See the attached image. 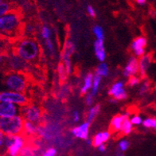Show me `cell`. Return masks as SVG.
Segmentation results:
<instances>
[{
	"instance_id": "obj_43",
	"label": "cell",
	"mask_w": 156,
	"mask_h": 156,
	"mask_svg": "<svg viewBox=\"0 0 156 156\" xmlns=\"http://www.w3.org/2000/svg\"><path fill=\"white\" fill-rule=\"evenodd\" d=\"M30 32V34L33 33L34 31V27L32 26H30V25H27V27H26V32Z\"/></svg>"
},
{
	"instance_id": "obj_30",
	"label": "cell",
	"mask_w": 156,
	"mask_h": 156,
	"mask_svg": "<svg viewBox=\"0 0 156 156\" xmlns=\"http://www.w3.org/2000/svg\"><path fill=\"white\" fill-rule=\"evenodd\" d=\"M140 95H144L147 93L150 90V88H151V83L150 81L148 80H144V81L142 83H140Z\"/></svg>"
},
{
	"instance_id": "obj_36",
	"label": "cell",
	"mask_w": 156,
	"mask_h": 156,
	"mask_svg": "<svg viewBox=\"0 0 156 156\" xmlns=\"http://www.w3.org/2000/svg\"><path fill=\"white\" fill-rule=\"evenodd\" d=\"M45 45L46 49H48V51L50 53V54L54 55V53H55V49H54V43H53V41H51V39L49 38V39H47V40H45Z\"/></svg>"
},
{
	"instance_id": "obj_41",
	"label": "cell",
	"mask_w": 156,
	"mask_h": 156,
	"mask_svg": "<svg viewBox=\"0 0 156 156\" xmlns=\"http://www.w3.org/2000/svg\"><path fill=\"white\" fill-rule=\"evenodd\" d=\"M97 150L99 151L100 152H101V153H104V152L106 151V149H107V147H106V144H101L100 146L97 147Z\"/></svg>"
},
{
	"instance_id": "obj_4",
	"label": "cell",
	"mask_w": 156,
	"mask_h": 156,
	"mask_svg": "<svg viewBox=\"0 0 156 156\" xmlns=\"http://www.w3.org/2000/svg\"><path fill=\"white\" fill-rule=\"evenodd\" d=\"M24 119L20 115L10 118H0V132L5 136H19L23 132Z\"/></svg>"
},
{
	"instance_id": "obj_18",
	"label": "cell",
	"mask_w": 156,
	"mask_h": 156,
	"mask_svg": "<svg viewBox=\"0 0 156 156\" xmlns=\"http://www.w3.org/2000/svg\"><path fill=\"white\" fill-rule=\"evenodd\" d=\"M124 117H125V113L119 114V115H116L113 117L111 120V123H110V131H111V132H112V133L120 132Z\"/></svg>"
},
{
	"instance_id": "obj_44",
	"label": "cell",
	"mask_w": 156,
	"mask_h": 156,
	"mask_svg": "<svg viewBox=\"0 0 156 156\" xmlns=\"http://www.w3.org/2000/svg\"><path fill=\"white\" fill-rule=\"evenodd\" d=\"M136 2L140 6H144V5L146 4L147 0H136Z\"/></svg>"
},
{
	"instance_id": "obj_20",
	"label": "cell",
	"mask_w": 156,
	"mask_h": 156,
	"mask_svg": "<svg viewBox=\"0 0 156 156\" xmlns=\"http://www.w3.org/2000/svg\"><path fill=\"white\" fill-rule=\"evenodd\" d=\"M133 131V125L132 124L129 119V113H125V117L123 119V124H122L121 130H120V133L123 136H128L132 133Z\"/></svg>"
},
{
	"instance_id": "obj_14",
	"label": "cell",
	"mask_w": 156,
	"mask_h": 156,
	"mask_svg": "<svg viewBox=\"0 0 156 156\" xmlns=\"http://www.w3.org/2000/svg\"><path fill=\"white\" fill-rule=\"evenodd\" d=\"M152 60H153V54H145L143 55L139 60V76L143 79L146 77L147 73L151 66Z\"/></svg>"
},
{
	"instance_id": "obj_38",
	"label": "cell",
	"mask_w": 156,
	"mask_h": 156,
	"mask_svg": "<svg viewBox=\"0 0 156 156\" xmlns=\"http://www.w3.org/2000/svg\"><path fill=\"white\" fill-rule=\"evenodd\" d=\"M93 101H94V97L91 93H88L87 94L86 97H85V103L86 105L88 106H91V105L93 104Z\"/></svg>"
},
{
	"instance_id": "obj_3",
	"label": "cell",
	"mask_w": 156,
	"mask_h": 156,
	"mask_svg": "<svg viewBox=\"0 0 156 156\" xmlns=\"http://www.w3.org/2000/svg\"><path fill=\"white\" fill-rule=\"evenodd\" d=\"M4 83L9 91L25 93L28 88L29 80L25 73L8 71L5 75Z\"/></svg>"
},
{
	"instance_id": "obj_17",
	"label": "cell",
	"mask_w": 156,
	"mask_h": 156,
	"mask_svg": "<svg viewBox=\"0 0 156 156\" xmlns=\"http://www.w3.org/2000/svg\"><path fill=\"white\" fill-rule=\"evenodd\" d=\"M110 137H111V133H110V132H98L92 139V145L94 147H97L101 144L107 143L109 140V139H110Z\"/></svg>"
},
{
	"instance_id": "obj_5",
	"label": "cell",
	"mask_w": 156,
	"mask_h": 156,
	"mask_svg": "<svg viewBox=\"0 0 156 156\" xmlns=\"http://www.w3.org/2000/svg\"><path fill=\"white\" fill-rule=\"evenodd\" d=\"M19 115L23 117L24 120L31 122L39 125L43 119V111L38 105L33 104H27V105L20 107Z\"/></svg>"
},
{
	"instance_id": "obj_47",
	"label": "cell",
	"mask_w": 156,
	"mask_h": 156,
	"mask_svg": "<svg viewBox=\"0 0 156 156\" xmlns=\"http://www.w3.org/2000/svg\"><path fill=\"white\" fill-rule=\"evenodd\" d=\"M3 1H6V0H0V3H1L2 2H3Z\"/></svg>"
},
{
	"instance_id": "obj_45",
	"label": "cell",
	"mask_w": 156,
	"mask_h": 156,
	"mask_svg": "<svg viewBox=\"0 0 156 156\" xmlns=\"http://www.w3.org/2000/svg\"><path fill=\"white\" fill-rule=\"evenodd\" d=\"M109 102L112 103V104H116L118 101H117L116 100H115L114 98H112H112H110V100H109Z\"/></svg>"
},
{
	"instance_id": "obj_42",
	"label": "cell",
	"mask_w": 156,
	"mask_h": 156,
	"mask_svg": "<svg viewBox=\"0 0 156 156\" xmlns=\"http://www.w3.org/2000/svg\"><path fill=\"white\" fill-rule=\"evenodd\" d=\"M4 138L5 135L0 132V151L2 150V147H3V144H4Z\"/></svg>"
},
{
	"instance_id": "obj_28",
	"label": "cell",
	"mask_w": 156,
	"mask_h": 156,
	"mask_svg": "<svg viewBox=\"0 0 156 156\" xmlns=\"http://www.w3.org/2000/svg\"><path fill=\"white\" fill-rule=\"evenodd\" d=\"M142 125L147 129H155L156 128V119L154 117H148L143 120Z\"/></svg>"
},
{
	"instance_id": "obj_23",
	"label": "cell",
	"mask_w": 156,
	"mask_h": 156,
	"mask_svg": "<svg viewBox=\"0 0 156 156\" xmlns=\"http://www.w3.org/2000/svg\"><path fill=\"white\" fill-rule=\"evenodd\" d=\"M101 111V106L100 105H97L93 106V107L90 108V109L88 110V113L86 115V122L88 123H92L96 119V117L99 114Z\"/></svg>"
},
{
	"instance_id": "obj_32",
	"label": "cell",
	"mask_w": 156,
	"mask_h": 156,
	"mask_svg": "<svg viewBox=\"0 0 156 156\" xmlns=\"http://www.w3.org/2000/svg\"><path fill=\"white\" fill-rule=\"evenodd\" d=\"M41 36L44 41L50 38L51 37V30L47 26H43L41 29Z\"/></svg>"
},
{
	"instance_id": "obj_26",
	"label": "cell",
	"mask_w": 156,
	"mask_h": 156,
	"mask_svg": "<svg viewBox=\"0 0 156 156\" xmlns=\"http://www.w3.org/2000/svg\"><path fill=\"white\" fill-rule=\"evenodd\" d=\"M108 66L105 62H101L97 68V69H96V74H97L98 76H101V77L102 76H107L108 75Z\"/></svg>"
},
{
	"instance_id": "obj_19",
	"label": "cell",
	"mask_w": 156,
	"mask_h": 156,
	"mask_svg": "<svg viewBox=\"0 0 156 156\" xmlns=\"http://www.w3.org/2000/svg\"><path fill=\"white\" fill-rule=\"evenodd\" d=\"M94 52L95 55L97 57V59L101 62H105L106 58V51H105V45L103 41H97L94 42Z\"/></svg>"
},
{
	"instance_id": "obj_10",
	"label": "cell",
	"mask_w": 156,
	"mask_h": 156,
	"mask_svg": "<svg viewBox=\"0 0 156 156\" xmlns=\"http://www.w3.org/2000/svg\"><path fill=\"white\" fill-rule=\"evenodd\" d=\"M108 94L117 101L126 100L127 98V93L124 88V82L116 81L114 83L109 89Z\"/></svg>"
},
{
	"instance_id": "obj_13",
	"label": "cell",
	"mask_w": 156,
	"mask_h": 156,
	"mask_svg": "<svg viewBox=\"0 0 156 156\" xmlns=\"http://www.w3.org/2000/svg\"><path fill=\"white\" fill-rule=\"evenodd\" d=\"M123 74L126 78L137 76L139 74V60L137 58L132 56L129 58L125 68L123 69Z\"/></svg>"
},
{
	"instance_id": "obj_40",
	"label": "cell",
	"mask_w": 156,
	"mask_h": 156,
	"mask_svg": "<svg viewBox=\"0 0 156 156\" xmlns=\"http://www.w3.org/2000/svg\"><path fill=\"white\" fill-rule=\"evenodd\" d=\"M72 117H73V121L74 123H78V122L80 121V113L78 112L77 111H74L72 114Z\"/></svg>"
},
{
	"instance_id": "obj_33",
	"label": "cell",
	"mask_w": 156,
	"mask_h": 156,
	"mask_svg": "<svg viewBox=\"0 0 156 156\" xmlns=\"http://www.w3.org/2000/svg\"><path fill=\"white\" fill-rule=\"evenodd\" d=\"M118 147L120 152H125L130 147V142L127 140H122L118 144Z\"/></svg>"
},
{
	"instance_id": "obj_37",
	"label": "cell",
	"mask_w": 156,
	"mask_h": 156,
	"mask_svg": "<svg viewBox=\"0 0 156 156\" xmlns=\"http://www.w3.org/2000/svg\"><path fill=\"white\" fill-rule=\"evenodd\" d=\"M6 59H7V54H0V69H6Z\"/></svg>"
},
{
	"instance_id": "obj_35",
	"label": "cell",
	"mask_w": 156,
	"mask_h": 156,
	"mask_svg": "<svg viewBox=\"0 0 156 156\" xmlns=\"http://www.w3.org/2000/svg\"><path fill=\"white\" fill-rule=\"evenodd\" d=\"M130 121L132 123V125L136 126H140L142 124V122H143V119L140 115H133L132 117L130 119Z\"/></svg>"
},
{
	"instance_id": "obj_22",
	"label": "cell",
	"mask_w": 156,
	"mask_h": 156,
	"mask_svg": "<svg viewBox=\"0 0 156 156\" xmlns=\"http://www.w3.org/2000/svg\"><path fill=\"white\" fill-rule=\"evenodd\" d=\"M12 50V43L11 41L5 38L0 35V54H8Z\"/></svg>"
},
{
	"instance_id": "obj_15",
	"label": "cell",
	"mask_w": 156,
	"mask_h": 156,
	"mask_svg": "<svg viewBox=\"0 0 156 156\" xmlns=\"http://www.w3.org/2000/svg\"><path fill=\"white\" fill-rule=\"evenodd\" d=\"M89 127H90V123H82L79 126L73 127L71 130V133L74 137L80 139V140H86L88 139V133H89Z\"/></svg>"
},
{
	"instance_id": "obj_12",
	"label": "cell",
	"mask_w": 156,
	"mask_h": 156,
	"mask_svg": "<svg viewBox=\"0 0 156 156\" xmlns=\"http://www.w3.org/2000/svg\"><path fill=\"white\" fill-rule=\"evenodd\" d=\"M147 44V40L146 37L140 36L134 39L132 41L131 49L136 58H141L142 56L145 54V47Z\"/></svg>"
},
{
	"instance_id": "obj_39",
	"label": "cell",
	"mask_w": 156,
	"mask_h": 156,
	"mask_svg": "<svg viewBox=\"0 0 156 156\" xmlns=\"http://www.w3.org/2000/svg\"><path fill=\"white\" fill-rule=\"evenodd\" d=\"M87 12H88V15L90 17H92V18H95L96 17V10H95V9L93 8V6H91V5H88V6H87Z\"/></svg>"
},
{
	"instance_id": "obj_8",
	"label": "cell",
	"mask_w": 156,
	"mask_h": 156,
	"mask_svg": "<svg viewBox=\"0 0 156 156\" xmlns=\"http://www.w3.org/2000/svg\"><path fill=\"white\" fill-rule=\"evenodd\" d=\"M76 49V46L75 44L71 40L67 39L65 42V45H64L63 50L62 53V60L65 68H66V71L69 75L72 72V61H71V57L73 54Z\"/></svg>"
},
{
	"instance_id": "obj_21",
	"label": "cell",
	"mask_w": 156,
	"mask_h": 156,
	"mask_svg": "<svg viewBox=\"0 0 156 156\" xmlns=\"http://www.w3.org/2000/svg\"><path fill=\"white\" fill-rule=\"evenodd\" d=\"M93 74L92 73H87L84 77V82H83L82 86L80 88V93L82 95H85L88 93V92L91 89L92 84H93Z\"/></svg>"
},
{
	"instance_id": "obj_27",
	"label": "cell",
	"mask_w": 156,
	"mask_h": 156,
	"mask_svg": "<svg viewBox=\"0 0 156 156\" xmlns=\"http://www.w3.org/2000/svg\"><path fill=\"white\" fill-rule=\"evenodd\" d=\"M93 32L95 37H97V40L104 41V40H105V31L101 26H99V25L94 26L93 28Z\"/></svg>"
},
{
	"instance_id": "obj_9",
	"label": "cell",
	"mask_w": 156,
	"mask_h": 156,
	"mask_svg": "<svg viewBox=\"0 0 156 156\" xmlns=\"http://www.w3.org/2000/svg\"><path fill=\"white\" fill-rule=\"evenodd\" d=\"M26 144H27V137L23 136V134L19 136H14L12 143L7 148L6 156H19Z\"/></svg>"
},
{
	"instance_id": "obj_16",
	"label": "cell",
	"mask_w": 156,
	"mask_h": 156,
	"mask_svg": "<svg viewBox=\"0 0 156 156\" xmlns=\"http://www.w3.org/2000/svg\"><path fill=\"white\" fill-rule=\"evenodd\" d=\"M39 134V125L24 120L23 135L26 137H34Z\"/></svg>"
},
{
	"instance_id": "obj_11",
	"label": "cell",
	"mask_w": 156,
	"mask_h": 156,
	"mask_svg": "<svg viewBox=\"0 0 156 156\" xmlns=\"http://www.w3.org/2000/svg\"><path fill=\"white\" fill-rule=\"evenodd\" d=\"M20 107L7 102H0V118H10L19 115Z\"/></svg>"
},
{
	"instance_id": "obj_31",
	"label": "cell",
	"mask_w": 156,
	"mask_h": 156,
	"mask_svg": "<svg viewBox=\"0 0 156 156\" xmlns=\"http://www.w3.org/2000/svg\"><path fill=\"white\" fill-rule=\"evenodd\" d=\"M142 78L140 76H133L128 78V81H127V85L129 87H135L137 86L141 83Z\"/></svg>"
},
{
	"instance_id": "obj_34",
	"label": "cell",
	"mask_w": 156,
	"mask_h": 156,
	"mask_svg": "<svg viewBox=\"0 0 156 156\" xmlns=\"http://www.w3.org/2000/svg\"><path fill=\"white\" fill-rule=\"evenodd\" d=\"M41 156H58V150L54 147H49L42 152Z\"/></svg>"
},
{
	"instance_id": "obj_6",
	"label": "cell",
	"mask_w": 156,
	"mask_h": 156,
	"mask_svg": "<svg viewBox=\"0 0 156 156\" xmlns=\"http://www.w3.org/2000/svg\"><path fill=\"white\" fill-rule=\"evenodd\" d=\"M0 102L11 103L19 107H23L29 104V98L25 93H16L12 91L0 92Z\"/></svg>"
},
{
	"instance_id": "obj_25",
	"label": "cell",
	"mask_w": 156,
	"mask_h": 156,
	"mask_svg": "<svg viewBox=\"0 0 156 156\" xmlns=\"http://www.w3.org/2000/svg\"><path fill=\"white\" fill-rule=\"evenodd\" d=\"M58 79H59L60 82L63 84L67 80V77H68L69 74L66 71V68H65V66H64L63 64L61 62L58 65Z\"/></svg>"
},
{
	"instance_id": "obj_46",
	"label": "cell",
	"mask_w": 156,
	"mask_h": 156,
	"mask_svg": "<svg viewBox=\"0 0 156 156\" xmlns=\"http://www.w3.org/2000/svg\"><path fill=\"white\" fill-rule=\"evenodd\" d=\"M116 156H123V153H122V152L119 151V154H117Z\"/></svg>"
},
{
	"instance_id": "obj_2",
	"label": "cell",
	"mask_w": 156,
	"mask_h": 156,
	"mask_svg": "<svg viewBox=\"0 0 156 156\" xmlns=\"http://www.w3.org/2000/svg\"><path fill=\"white\" fill-rule=\"evenodd\" d=\"M23 23L20 13L10 10L0 17V35L10 41H15L20 37L23 31Z\"/></svg>"
},
{
	"instance_id": "obj_24",
	"label": "cell",
	"mask_w": 156,
	"mask_h": 156,
	"mask_svg": "<svg viewBox=\"0 0 156 156\" xmlns=\"http://www.w3.org/2000/svg\"><path fill=\"white\" fill-rule=\"evenodd\" d=\"M101 76H98L97 74L93 75V84H92V87H91V94L93 95V97H95L97 94L101 85Z\"/></svg>"
},
{
	"instance_id": "obj_7",
	"label": "cell",
	"mask_w": 156,
	"mask_h": 156,
	"mask_svg": "<svg viewBox=\"0 0 156 156\" xmlns=\"http://www.w3.org/2000/svg\"><path fill=\"white\" fill-rule=\"evenodd\" d=\"M27 66H28L27 62L23 61V59H21L19 57H18L15 54H14L12 51L7 54L6 69L8 71L24 73L25 70L27 69Z\"/></svg>"
},
{
	"instance_id": "obj_1",
	"label": "cell",
	"mask_w": 156,
	"mask_h": 156,
	"mask_svg": "<svg viewBox=\"0 0 156 156\" xmlns=\"http://www.w3.org/2000/svg\"><path fill=\"white\" fill-rule=\"evenodd\" d=\"M11 51L28 64L37 62L41 56L38 41L31 37H19L13 41Z\"/></svg>"
},
{
	"instance_id": "obj_29",
	"label": "cell",
	"mask_w": 156,
	"mask_h": 156,
	"mask_svg": "<svg viewBox=\"0 0 156 156\" xmlns=\"http://www.w3.org/2000/svg\"><path fill=\"white\" fill-rule=\"evenodd\" d=\"M12 10V6L10 2L7 1H3L0 3V17L3 16Z\"/></svg>"
}]
</instances>
